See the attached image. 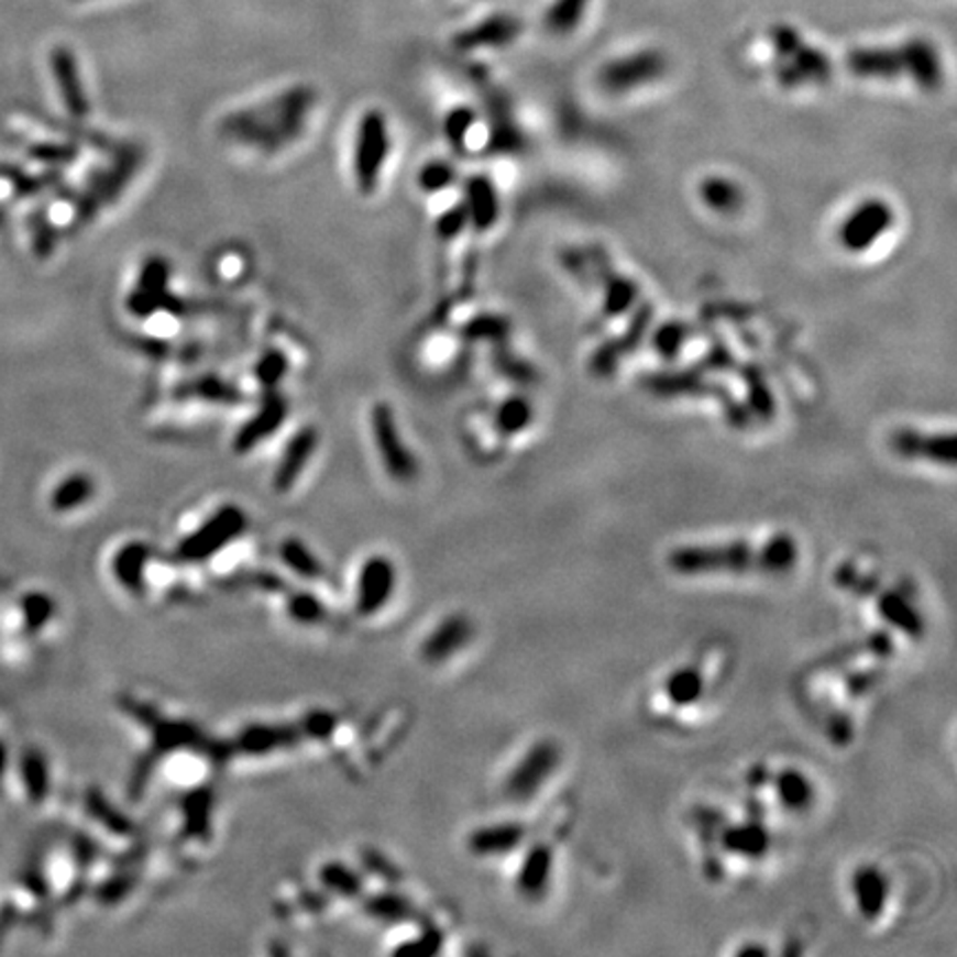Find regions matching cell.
<instances>
[{"mask_svg":"<svg viewBox=\"0 0 957 957\" xmlns=\"http://www.w3.org/2000/svg\"><path fill=\"white\" fill-rule=\"evenodd\" d=\"M801 559V541L782 530L758 541L729 539L681 543L668 550L666 568L679 579H782L798 570Z\"/></svg>","mask_w":957,"mask_h":957,"instance_id":"1","label":"cell"},{"mask_svg":"<svg viewBox=\"0 0 957 957\" xmlns=\"http://www.w3.org/2000/svg\"><path fill=\"white\" fill-rule=\"evenodd\" d=\"M315 100L317 96L310 87H293L255 109L224 116L220 135L262 153H277L301 138Z\"/></svg>","mask_w":957,"mask_h":957,"instance_id":"2","label":"cell"},{"mask_svg":"<svg viewBox=\"0 0 957 957\" xmlns=\"http://www.w3.org/2000/svg\"><path fill=\"white\" fill-rule=\"evenodd\" d=\"M144 151L138 144H127L118 151L113 163L107 169H98L91 174L89 185L85 194L76 198V213H74V229H80L96 220L98 211L107 205H113L122 191L131 185L133 176L138 174L142 165Z\"/></svg>","mask_w":957,"mask_h":957,"instance_id":"3","label":"cell"},{"mask_svg":"<svg viewBox=\"0 0 957 957\" xmlns=\"http://www.w3.org/2000/svg\"><path fill=\"white\" fill-rule=\"evenodd\" d=\"M563 762V747L554 738L535 740L513 765L504 780V793L510 803L524 805L546 789Z\"/></svg>","mask_w":957,"mask_h":957,"instance_id":"4","label":"cell"},{"mask_svg":"<svg viewBox=\"0 0 957 957\" xmlns=\"http://www.w3.org/2000/svg\"><path fill=\"white\" fill-rule=\"evenodd\" d=\"M391 151L388 120L380 109H369L358 127L353 174L362 196H373L380 187V178Z\"/></svg>","mask_w":957,"mask_h":957,"instance_id":"5","label":"cell"},{"mask_svg":"<svg viewBox=\"0 0 957 957\" xmlns=\"http://www.w3.org/2000/svg\"><path fill=\"white\" fill-rule=\"evenodd\" d=\"M371 432L386 474L397 484H413L419 474V461L404 443L391 404L377 402L371 408Z\"/></svg>","mask_w":957,"mask_h":957,"instance_id":"6","label":"cell"},{"mask_svg":"<svg viewBox=\"0 0 957 957\" xmlns=\"http://www.w3.org/2000/svg\"><path fill=\"white\" fill-rule=\"evenodd\" d=\"M169 279L172 264L160 255L148 257L140 268L138 286L127 297V310L140 319H146L160 310L174 315L183 312L185 304L169 290Z\"/></svg>","mask_w":957,"mask_h":957,"instance_id":"7","label":"cell"},{"mask_svg":"<svg viewBox=\"0 0 957 957\" xmlns=\"http://www.w3.org/2000/svg\"><path fill=\"white\" fill-rule=\"evenodd\" d=\"M895 224V209L882 198H867L856 205L838 227V244L851 253H867Z\"/></svg>","mask_w":957,"mask_h":957,"instance_id":"8","label":"cell"},{"mask_svg":"<svg viewBox=\"0 0 957 957\" xmlns=\"http://www.w3.org/2000/svg\"><path fill=\"white\" fill-rule=\"evenodd\" d=\"M249 526L246 513L238 506L220 508L211 519H207L194 535L183 539L176 554L183 561H207L218 554L224 546L235 541Z\"/></svg>","mask_w":957,"mask_h":957,"instance_id":"9","label":"cell"},{"mask_svg":"<svg viewBox=\"0 0 957 957\" xmlns=\"http://www.w3.org/2000/svg\"><path fill=\"white\" fill-rule=\"evenodd\" d=\"M889 448L904 461H926L939 468H955L957 441L953 432H926L917 428H898L889 437Z\"/></svg>","mask_w":957,"mask_h":957,"instance_id":"10","label":"cell"},{"mask_svg":"<svg viewBox=\"0 0 957 957\" xmlns=\"http://www.w3.org/2000/svg\"><path fill=\"white\" fill-rule=\"evenodd\" d=\"M397 570L384 554H373L362 563L355 587V609L360 616L380 614L395 594Z\"/></svg>","mask_w":957,"mask_h":957,"instance_id":"11","label":"cell"},{"mask_svg":"<svg viewBox=\"0 0 957 957\" xmlns=\"http://www.w3.org/2000/svg\"><path fill=\"white\" fill-rule=\"evenodd\" d=\"M849 895L858 917L873 924L889 909L891 878L880 865L862 862L854 869L849 878Z\"/></svg>","mask_w":957,"mask_h":957,"instance_id":"12","label":"cell"},{"mask_svg":"<svg viewBox=\"0 0 957 957\" xmlns=\"http://www.w3.org/2000/svg\"><path fill=\"white\" fill-rule=\"evenodd\" d=\"M666 74V58L659 52H641L607 63L601 74V87L609 94H627L636 87L654 82Z\"/></svg>","mask_w":957,"mask_h":957,"instance_id":"13","label":"cell"},{"mask_svg":"<svg viewBox=\"0 0 957 957\" xmlns=\"http://www.w3.org/2000/svg\"><path fill=\"white\" fill-rule=\"evenodd\" d=\"M474 638V623L468 614L457 612L439 620V625L424 638L419 657L428 666H443L463 652Z\"/></svg>","mask_w":957,"mask_h":957,"instance_id":"14","label":"cell"},{"mask_svg":"<svg viewBox=\"0 0 957 957\" xmlns=\"http://www.w3.org/2000/svg\"><path fill=\"white\" fill-rule=\"evenodd\" d=\"M871 598L876 601L873 605H876L878 616L891 629L913 638V641H920V638L924 636V631H926L924 614L904 590L878 583L876 590L871 592Z\"/></svg>","mask_w":957,"mask_h":957,"instance_id":"15","label":"cell"},{"mask_svg":"<svg viewBox=\"0 0 957 957\" xmlns=\"http://www.w3.org/2000/svg\"><path fill=\"white\" fill-rule=\"evenodd\" d=\"M286 417H288V399L277 388L264 391L257 413L249 421H244V426L235 432L233 450L238 454L253 452L264 439L273 437L279 430Z\"/></svg>","mask_w":957,"mask_h":957,"instance_id":"16","label":"cell"},{"mask_svg":"<svg viewBox=\"0 0 957 957\" xmlns=\"http://www.w3.org/2000/svg\"><path fill=\"white\" fill-rule=\"evenodd\" d=\"M557 869V851L548 843H535L521 858L515 876L517 893L528 902H539L548 895Z\"/></svg>","mask_w":957,"mask_h":957,"instance_id":"17","label":"cell"},{"mask_svg":"<svg viewBox=\"0 0 957 957\" xmlns=\"http://www.w3.org/2000/svg\"><path fill=\"white\" fill-rule=\"evenodd\" d=\"M769 787L776 795V803L789 814H807L816 805V782L801 767L784 765L769 773Z\"/></svg>","mask_w":957,"mask_h":957,"instance_id":"18","label":"cell"},{"mask_svg":"<svg viewBox=\"0 0 957 957\" xmlns=\"http://www.w3.org/2000/svg\"><path fill=\"white\" fill-rule=\"evenodd\" d=\"M528 838V827L519 821H499L476 827L468 836V851L474 858H504L515 854Z\"/></svg>","mask_w":957,"mask_h":957,"instance_id":"19","label":"cell"},{"mask_svg":"<svg viewBox=\"0 0 957 957\" xmlns=\"http://www.w3.org/2000/svg\"><path fill=\"white\" fill-rule=\"evenodd\" d=\"M317 446H319V432L315 426H304L288 439L273 474V488L279 495L293 491V486L304 474L308 461L312 459Z\"/></svg>","mask_w":957,"mask_h":957,"instance_id":"20","label":"cell"},{"mask_svg":"<svg viewBox=\"0 0 957 957\" xmlns=\"http://www.w3.org/2000/svg\"><path fill=\"white\" fill-rule=\"evenodd\" d=\"M721 845H723L725 854H729L734 858L758 862V860H765L769 849H771V832L765 823L754 821V818L732 823L723 829Z\"/></svg>","mask_w":957,"mask_h":957,"instance_id":"21","label":"cell"},{"mask_svg":"<svg viewBox=\"0 0 957 957\" xmlns=\"http://www.w3.org/2000/svg\"><path fill=\"white\" fill-rule=\"evenodd\" d=\"M50 63H52V72H54V78L58 82L65 109L69 111L72 118L85 120L89 116L91 107H89V98L85 94V87H82V80L78 74V63H76L74 52H69L67 47H56L52 52Z\"/></svg>","mask_w":957,"mask_h":957,"instance_id":"22","label":"cell"},{"mask_svg":"<svg viewBox=\"0 0 957 957\" xmlns=\"http://www.w3.org/2000/svg\"><path fill=\"white\" fill-rule=\"evenodd\" d=\"M468 224H472L479 233L491 231L499 220V194L488 176H472L465 183V202Z\"/></svg>","mask_w":957,"mask_h":957,"instance_id":"23","label":"cell"},{"mask_svg":"<svg viewBox=\"0 0 957 957\" xmlns=\"http://www.w3.org/2000/svg\"><path fill=\"white\" fill-rule=\"evenodd\" d=\"M666 701L676 710L696 707L707 694V676L696 663L676 666L661 683Z\"/></svg>","mask_w":957,"mask_h":957,"instance_id":"24","label":"cell"},{"mask_svg":"<svg viewBox=\"0 0 957 957\" xmlns=\"http://www.w3.org/2000/svg\"><path fill=\"white\" fill-rule=\"evenodd\" d=\"M847 65L860 78L893 80L904 74V61L900 50H858L849 54Z\"/></svg>","mask_w":957,"mask_h":957,"instance_id":"25","label":"cell"},{"mask_svg":"<svg viewBox=\"0 0 957 957\" xmlns=\"http://www.w3.org/2000/svg\"><path fill=\"white\" fill-rule=\"evenodd\" d=\"M900 52L904 61V74H909L917 87L933 91L942 85V65L937 61L935 50L928 43L913 41L904 45Z\"/></svg>","mask_w":957,"mask_h":957,"instance_id":"26","label":"cell"},{"mask_svg":"<svg viewBox=\"0 0 957 957\" xmlns=\"http://www.w3.org/2000/svg\"><path fill=\"white\" fill-rule=\"evenodd\" d=\"M151 559V548L142 541H131L113 557V576L131 594H140L144 587V572Z\"/></svg>","mask_w":957,"mask_h":957,"instance_id":"27","label":"cell"},{"mask_svg":"<svg viewBox=\"0 0 957 957\" xmlns=\"http://www.w3.org/2000/svg\"><path fill=\"white\" fill-rule=\"evenodd\" d=\"M297 740V734L290 727L279 725H251L238 736V749L249 756H264L277 749L290 747Z\"/></svg>","mask_w":957,"mask_h":957,"instance_id":"28","label":"cell"},{"mask_svg":"<svg viewBox=\"0 0 957 957\" xmlns=\"http://www.w3.org/2000/svg\"><path fill=\"white\" fill-rule=\"evenodd\" d=\"M174 395L180 399H202V402L222 404V406L242 402V393L216 375H205V377L191 380V382L178 386Z\"/></svg>","mask_w":957,"mask_h":957,"instance_id":"29","label":"cell"},{"mask_svg":"<svg viewBox=\"0 0 957 957\" xmlns=\"http://www.w3.org/2000/svg\"><path fill=\"white\" fill-rule=\"evenodd\" d=\"M94 493H96L94 479L85 472H74V474L65 476L63 482L54 488V493L50 497V506H52V510L63 515V513L76 510V508L85 506L87 502H91Z\"/></svg>","mask_w":957,"mask_h":957,"instance_id":"30","label":"cell"},{"mask_svg":"<svg viewBox=\"0 0 957 957\" xmlns=\"http://www.w3.org/2000/svg\"><path fill=\"white\" fill-rule=\"evenodd\" d=\"M698 196L703 205L716 213H734L743 205L740 187L723 176H707L698 185Z\"/></svg>","mask_w":957,"mask_h":957,"instance_id":"31","label":"cell"},{"mask_svg":"<svg viewBox=\"0 0 957 957\" xmlns=\"http://www.w3.org/2000/svg\"><path fill=\"white\" fill-rule=\"evenodd\" d=\"M638 297V286L627 279L625 275L616 273L605 264L603 268V306L607 315H623L627 312Z\"/></svg>","mask_w":957,"mask_h":957,"instance_id":"32","label":"cell"},{"mask_svg":"<svg viewBox=\"0 0 957 957\" xmlns=\"http://www.w3.org/2000/svg\"><path fill=\"white\" fill-rule=\"evenodd\" d=\"M279 559L288 565L290 572L306 581H317L324 574V565L315 557V552L299 539L290 537L279 546Z\"/></svg>","mask_w":957,"mask_h":957,"instance_id":"33","label":"cell"},{"mask_svg":"<svg viewBox=\"0 0 957 957\" xmlns=\"http://www.w3.org/2000/svg\"><path fill=\"white\" fill-rule=\"evenodd\" d=\"M532 419H535V410H532L530 402L521 395H515V397H508L506 402H502V406L497 408L495 428L504 437H517L530 428Z\"/></svg>","mask_w":957,"mask_h":957,"instance_id":"34","label":"cell"},{"mask_svg":"<svg viewBox=\"0 0 957 957\" xmlns=\"http://www.w3.org/2000/svg\"><path fill=\"white\" fill-rule=\"evenodd\" d=\"M0 178L8 180L14 187L16 198H32L41 194L45 187L61 185V174H45V176H30L19 167L0 165Z\"/></svg>","mask_w":957,"mask_h":957,"instance_id":"35","label":"cell"},{"mask_svg":"<svg viewBox=\"0 0 957 957\" xmlns=\"http://www.w3.org/2000/svg\"><path fill=\"white\" fill-rule=\"evenodd\" d=\"M510 333V322L502 315H479L463 327V338L472 342H502Z\"/></svg>","mask_w":957,"mask_h":957,"instance_id":"36","label":"cell"},{"mask_svg":"<svg viewBox=\"0 0 957 957\" xmlns=\"http://www.w3.org/2000/svg\"><path fill=\"white\" fill-rule=\"evenodd\" d=\"M30 233H32V246H34V255L38 260H47L54 255L56 251V242H58V231L54 227V222L50 220L47 207H41L38 211H34L30 216Z\"/></svg>","mask_w":957,"mask_h":957,"instance_id":"37","label":"cell"},{"mask_svg":"<svg viewBox=\"0 0 957 957\" xmlns=\"http://www.w3.org/2000/svg\"><path fill=\"white\" fill-rule=\"evenodd\" d=\"M23 776H25V784H28L32 801L41 803L43 798L47 795V789H50V771H47V762L38 749H30L23 756Z\"/></svg>","mask_w":957,"mask_h":957,"instance_id":"38","label":"cell"},{"mask_svg":"<svg viewBox=\"0 0 957 957\" xmlns=\"http://www.w3.org/2000/svg\"><path fill=\"white\" fill-rule=\"evenodd\" d=\"M476 122V113L470 107L452 109L443 120V135L457 153L465 151V140Z\"/></svg>","mask_w":957,"mask_h":957,"instance_id":"39","label":"cell"},{"mask_svg":"<svg viewBox=\"0 0 957 957\" xmlns=\"http://www.w3.org/2000/svg\"><path fill=\"white\" fill-rule=\"evenodd\" d=\"M286 612L299 625H317V623H322L327 616L324 603L319 601L317 596H312L310 592L293 594L286 601Z\"/></svg>","mask_w":957,"mask_h":957,"instance_id":"40","label":"cell"},{"mask_svg":"<svg viewBox=\"0 0 957 957\" xmlns=\"http://www.w3.org/2000/svg\"><path fill=\"white\" fill-rule=\"evenodd\" d=\"M28 155L45 165H72L78 157V146L69 142H34L28 146Z\"/></svg>","mask_w":957,"mask_h":957,"instance_id":"41","label":"cell"},{"mask_svg":"<svg viewBox=\"0 0 957 957\" xmlns=\"http://www.w3.org/2000/svg\"><path fill=\"white\" fill-rule=\"evenodd\" d=\"M515 32H517L515 25L497 21V23L482 25V28H476L474 32L465 34L459 41V45L465 47V50H470V47H484V45H504V43H508L515 36Z\"/></svg>","mask_w":957,"mask_h":957,"instance_id":"42","label":"cell"},{"mask_svg":"<svg viewBox=\"0 0 957 957\" xmlns=\"http://www.w3.org/2000/svg\"><path fill=\"white\" fill-rule=\"evenodd\" d=\"M319 876H322V882L327 884V889H331L344 898H355L362 893L360 876L353 873L346 865H340V862L327 865Z\"/></svg>","mask_w":957,"mask_h":957,"instance_id":"43","label":"cell"},{"mask_svg":"<svg viewBox=\"0 0 957 957\" xmlns=\"http://www.w3.org/2000/svg\"><path fill=\"white\" fill-rule=\"evenodd\" d=\"M286 371H288V360L282 351L275 349L266 351L255 364V377L264 391H275L279 382L286 377Z\"/></svg>","mask_w":957,"mask_h":957,"instance_id":"44","label":"cell"},{"mask_svg":"<svg viewBox=\"0 0 957 957\" xmlns=\"http://www.w3.org/2000/svg\"><path fill=\"white\" fill-rule=\"evenodd\" d=\"M87 810H91V814L107 827V829H111V832H116L118 836H129V832H131V823L124 818V816H120L107 801L105 798L98 793V791H87Z\"/></svg>","mask_w":957,"mask_h":957,"instance_id":"45","label":"cell"},{"mask_svg":"<svg viewBox=\"0 0 957 957\" xmlns=\"http://www.w3.org/2000/svg\"><path fill=\"white\" fill-rule=\"evenodd\" d=\"M685 342H688V327L681 322H668V324L659 327V331L654 333V340H652L657 353L666 360H674L681 353V349L685 346Z\"/></svg>","mask_w":957,"mask_h":957,"instance_id":"46","label":"cell"},{"mask_svg":"<svg viewBox=\"0 0 957 957\" xmlns=\"http://www.w3.org/2000/svg\"><path fill=\"white\" fill-rule=\"evenodd\" d=\"M419 189L426 194H439L443 189H448L454 183V169L448 163H441V160H435V163H428L421 167L419 172Z\"/></svg>","mask_w":957,"mask_h":957,"instance_id":"47","label":"cell"},{"mask_svg":"<svg viewBox=\"0 0 957 957\" xmlns=\"http://www.w3.org/2000/svg\"><path fill=\"white\" fill-rule=\"evenodd\" d=\"M369 913L373 917H380L386 922L406 920L410 915V902H406L404 898H399L395 893H386V895H380V898L369 902Z\"/></svg>","mask_w":957,"mask_h":957,"instance_id":"48","label":"cell"},{"mask_svg":"<svg viewBox=\"0 0 957 957\" xmlns=\"http://www.w3.org/2000/svg\"><path fill=\"white\" fill-rule=\"evenodd\" d=\"M465 224H468V211H465V207L463 205H454L446 213L439 216V220L435 224V231H437L439 240L448 242V240H454L465 229Z\"/></svg>","mask_w":957,"mask_h":957,"instance_id":"49","label":"cell"},{"mask_svg":"<svg viewBox=\"0 0 957 957\" xmlns=\"http://www.w3.org/2000/svg\"><path fill=\"white\" fill-rule=\"evenodd\" d=\"M23 603L30 627H41L54 614V603L45 594H30Z\"/></svg>","mask_w":957,"mask_h":957,"instance_id":"50","label":"cell"},{"mask_svg":"<svg viewBox=\"0 0 957 957\" xmlns=\"http://www.w3.org/2000/svg\"><path fill=\"white\" fill-rule=\"evenodd\" d=\"M336 727V716L329 712H315L306 716L304 729L315 738H327Z\"/></svg>","mask_w":957,"mask_h":957,"instance_id":"51","label":"cell"},{"mask_svg":"<svg viewBox=\"0 0 957 957\" xmlns=\"http://www.w3.org/2000/svg\"><path fill=\"white\" fill-rule=\"evenodd\" d=\"M6 218H8V202H0V224L6 222Z\"/></svg>","mask_w":957,"mask_h":957,"instance_id":"52","label":"cell"}]
</instances>
